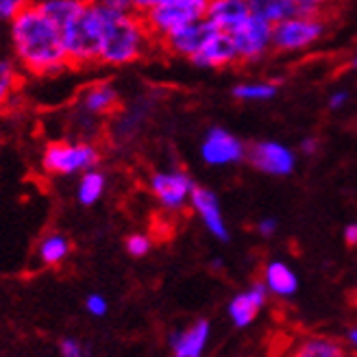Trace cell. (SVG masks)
Here are the masks:
<instances>
[{"mask_svg":"<svg viewBox=\"0 0 357 357\" xmlns=\"http://www.w3.org/2000/svg\"><path fill=\"white\" fill-rule=\"evenodd\" d=\"M316 146H318V139H314V137H307V139H303V142H301L303 153H307V155L316 153Z\"/></svg>","mask_w":357,"mask_h":357,"instance_id":"836d02e7","label":"cell"},{"mask_svg":"<svg viewBox=\"0 0 357 357\" xmlns=\"http://www.w3.org/2000/svg\"><path fill=\"white\" fill-rule=\"evenodd\" d=\"M251 11L261 15L268 24L277 26L296 15V3L294 0H257L251 3Z\"/></svg>","mask_w":357,"mask_h":357,"instance_id":"ffe728a7","label":"cell"},{"mask_svg":"<svg viewBox=\"0 0 357 357\" xmlns=\"http://www.w3.org/2000/svg\"><path fill=\"white\" fill-rule=\"evenodd\" d=\"M257 231H259V234L261 236H273L275 234V231H277V220L275 218H271V216H268V218H261L259 222H257Z\"/></svg>","mask_w":357,"mask_h":357,"instance_id":"4dcf8cb0","label":"cell"},{"mask_svg":"<svg viewBox=\"0 0 357 357\" xmlns=\"http://www.w3.org/2000/svg\"><path fill=\"white\" fill-rule=\"evenodd\" d=\"M325 31L323 20L318 17H301L294 15L290 20H285L275 26L273 44L281 50H303L320 40V35Z\"/></svg>","mask_w":357,"mask_h":357,"instance_id":"52a82bcc","label":"cell"},{"mask_svg":"<svg viewBox=\"0 0 357 357\" xmlns=\"http://www.w3.org/2000/svg\"><path fill=\"white\" fill-rule=\"evenodd\" d=\"M151 192L166 211H181L196 190L192 176L183 170H162L151 176Z\"/></svg>","mask_w":357,"mask_h":357,"instance_id":"8992f818","label":"cell"},{"mask_svg":"<svg viewBox=\"0 0 357 357\" xmlns=\"http://www.w3.org/2000/svg\"><path fill=\"white\" fill-rule=\"evenodd\" d=\"M218 33L220 31L213 26L207 17H201V20H196L183 29H178L176 33H172L170 38L164 40V44L172 55L194 59Z\"/></svg>","mask_w":357,"mask_h":357,"instance_id":"ba28073f","label":"cell"},{"mask_svg":"<svg viewBox=\"0 0 357 357\" xmlns=\"http://www.w3.org/2000/svg\"><path fill=\"white\" fill-rule=\"evenodd\" d=\"M246 157L257 170L273 176L290 174L296 166L294 151L281 144V142H259V144H255L246 153Z\"/></svg>","mask_w":357,"mask_h":357,"instance_id":"30bf717a","label":"cell"},{"mask_svg":"<svg viewBox=\"0 0 357 357\" xmlns=\"http://www.w3.org/2000/svg\"><path fill=\"white\" fill-rule=\"evenodd\" d=\"M107 24L100 44V63L124 66L133 63L146 52L153 35L149 33L142 15L135 11V3L107 0Z\"/></svg>","mask_w":357,"mask_h":357,"instance_id":"7a4b0ae2","label":"cell"},{"mask_svg":"<svg viewBox=\"0 0 357 357\" xmlns=\"http://www.w3.org/2000/svg\"><path fill=\"white\" fill-rule=\"evenodd\" d=\"M288 357H351L347 347L329 335H307L296 342Z\"/></svg>","mask_w":357,"mask_h":357,"instance_id":"e0dca14e","label":"cell"},{"mask_svg":"<svg viewBox=\"0 0 357 357\" xmlns=\"http://www.w3.org/2000/svg\"><path fill=\"white\" fill-rule=\"evenodd\" d=\"M318 3H312V0H301V3H296V15L301 17H318Z\"/></svg>","mask_w":357,"mask_h":357,"instance_id":"f546056e","label":"cell"},{"mask_svg":"<svg viewBox=\"0 0 357 357\" xmlns=\"http://www.w3.org/2000/svg\"><path fill=\"white\" fill-rule=\"evenodd\" d=\"M85 310L92 314V316L100 318V316L107 314V310H109V303H107V298L100 296V294H89L85 298Z\"/></svg>","mask_w":357,"mask_h":357,"instance_id":"83f0119b","label":"cell"},{"mask_svg":"<svg viewBox=\"0 0 357 357\" xmlns=\"http://www.w3.org/2000/svg\"><path fill=\"white\" fill-rule=\"evenodd\" d=\"M190 205L201 216V220L205 222V227L209 229V234L213 238H218L222 242L229 240V229H227V222H225L216 192H211L209 188H196L194 194H192Z\"/></svg>","mask_w":357,"mask_h":357,"instance_id":"4fadbf2b","label":"cell"},{"mask_svg":"<svg viewBox=\"0 0 357 357\" xmlns=\"http://www.w3.org/2000/svg\"><path fill=\"white\" fill-rule=\"evenodd\" d=\"M347 98H349V94L342 92V89H340V92H333L329 96V107H331V109H340V107L347 102Z\"/></svg>","mask_w":357,"mask_h":357,"instance_id":"1f68e13d","label":"cell"},{"mask_svg":"<svg viewBox=\"0 0 357 357\" xmlns=\"http://www.w3.org/2000/svg\"><path fill=\"white\" fill-rule=\"evenodd\" d=\"M83 3L79 0H44V3H38V7L42 9V13L48 17V20L55 22L59 29L68 22L73 20L75 13L81 9Z\"/></svg>","mask_w":357,"mask_h":357,"instance_id":"cb8c5ba5","label":"cell"},{"mask_svg":"<svg viewBox=\"0 0 357 357\" xmlns=\"http://www.w3.org/2000/svg\"><path fill=\"white\" fill-rule=\"evenodd\" d=\"M277 94V83H240L234 87V96L240 100H271Z\"/></svg>","mask_w":357,"mask_h":357,"instance_id":"d4e9b609","label":"cell"},{"mask_svg":"<svg viewBox=\"0 0 357 357\" xmlns=\"http://www.w3.org/2000/svg\"><path fill=\"white\" fill-rule=\"evenodd\" d=\"M59 353L61 357H85V349L75 337H63L59 342Z\"/></svg>","mask_w":357,"mask_h":357,"instance_id":"f1b7e54d","label":"cell"},{"mask_svg":"<svg viewBox=\"0 0 357 357\" xmlns=\"http://www.w3.org/2000/svg\"><path fill=\"white\" fill-rule=\"evenodd\" d=\"M100 153L92 142H50L42 155V168L48 174L70 176L96 170Z\"/></svg>","mask_w":357,"mask_h":357,"instance_id":"5b68a950","label":"cell"},{"mask_svg":"<svg viewBox=\"0 0 357 357\" xmlns=\"http://www.w3.org/2000/svg\"><path fill=\"white\" fill-rule=\"evenodd\" d=\"M151 246H153V242H151V238L146 234H133V236L127 238V251L133 257H144V255H149Z\"/></svg>","mask_w":357,"mask_h":357,"instance_id":"484cf974","label":"cell"},{"mask_svg":"<svg viewBox=\"0 0 357 357\" xmlns=\"http://www.w3.org/2000/svg\"><path fill=\"white\" fill-rule=\"evenodd\" d=\"M201 157L209 166H229L242 162L246 157V149L236 135H231L220 127H213L207 131L201 144Z\"/></svg>","mask_w":357,"mask_h":357,"instance_id":"9c48e42d","label":"cell"},{"mask_svg":"<svg viewBox=\"0 0 357 357\" xmlns=\"http://www.w3.org/2000/svg\"><path fill=\"white\" fill-rule=\"evenodd\" d=\"M264 285L271 294L292 296L298 290V277L285 261H271L264 271Z\"/></svg>","mask_w":357,"mask_h":357,"instance_id":"d6986e66","label":"cell"},{"mask_svg":"<svg viewBox=\"0 0 357 357\" xmlns=\"http://www.w3.org/2000/svg\"><path fill=\"white\" fill-rule=\"evenodd\" d=\"M251 15V3H244V0H216V3H209L205 17L220 33L234 35L248 22Z\"/></svg>","mask_w":357,"mask_h":357,"instance_id":"7c38bea8","label":"cell"},{"mask_svg":"<svg viewBox=\"0 0 357 357\" xmlns=\"http://www.w3.org/2000/svg\"><path fill=\"white\" fill-rule=\"evenodd\" d=\"M211 327L207 320H196V323L183 331H174L170 335V347L174 357H203Z\"/></svg>","mask_w":357,"mask_h":357,"instance_id":"9a60e30c","label":"cell"},{"mask_svg":"<svg viewBox=\"0 0 357 357\" xmlns=\"http://www.w3.org/2000/svg\"><path fill=\"white\" fill-rule=\"evenodd\" d=\"M13 55L24 73L35 77L57 75L70 66L61 29L48 20L38 5H24L9 24Z\"/></svg>","mask_w":357,"mask_h":357,"instance_id":"6da1fadb","label":"cell"},{"mask_svg":"<svg viewBox=\"0 0 357 357\" xmlns=\"http://www.w3.org/2000/svg\"><path fill=\"white\" fill-rule=\"evenodd\" d=\"M20 68H17L11 59H3L0 57V109L15 98L17 89H20Z\"/></svg>","mask_w":357,"mask_h":357,"instance_id":"603a6c76","label":"cell"},{"mask_svg":"<svg viewBox=\"0 0 357 357\" xmlns=\"http://www.w3.org/2000/svg\"><path fill=\"white\" fill-rule=\"evenodd\" d=\"M70 248H73L70 246V240L63 234L52 231V234L42 238V242L38 246V257L44 266H59L70 255Z\"/></svg>","mask_w":357,"mask_h":357,"instance_id":"44dd1931","label":"cell"},{"mask_svg":"<svg viewBox=\"0 0 357 357\" xmlns=\"http://www.w3.org/2000/svg\"><path fill=\"white\" fill-rule=\"evenodd\" d=\"M81 107L87 116H107L118 107V89L109 83L89 85L83 96Z\"/></svg>","mask_w":357,"mask_h":357,"instance_id":"ac0fdd59","label":"cell"},{"mask_svg":"<svg viewBox=\"0 0 357 357\" xmlns=\"http://www.w3.org/2000/svg\"><path fill=\"white\" fill-rule=\"evenodd\" d=\"M268 301V290L264 283L251 285L246 292H240L231 298L229 303V318L234 320L236 327H248L253 325V320L257 318L259 310L266 305Z\"/></svg>","mask_w":357,"mask_h":357,"instance_id":"5bb4252c","label":"cell"},{"mask_svg":"<svg viewBox=\"0 0 357 357\" xmlns=\"http://www.w3.org/2000/svg\"><path fill=\"white\" fill-rule=\"evenodd\" d=\"M347 342H349L351 351H353V353H355V357H357V327L349 329V333H347Z\"/></svg>","mask_w":357,"mask_h":357,"instance_id":"e575fe53","label":"cell"},{"mask_svg":"<svg viewBox=\"0 0 357 357\" xmlns=\"http://www.w3.org/2000/svg\"><path fill=\"white\" fill-rule=\"evenodd\" d=\"M344 242L349 246H357V222H351L344 227Z\"/></svg>","mask_w":357,"mask_h":357,"instance_id":"d6a6232c","label":"cell"},{"mask_svg":"<svg viewBox=\"0 0 357 357\" xmlns=\"http://www.w3.org/2000/svg\"><path fill=\"white\" fill-rule=\"evenodd\" d=\"M24 3L20 0H0V22H13L15 15L22 11Z\"/></svg>","mask_w":357,"mask_h":357,"instance_id":"4316f807","label":"cell"},{"mask_svg":"<svg viewBox=\"0 0 357 357\" xmlns=\"http://www.w3.org/2000/svg\"><path fill=\"white\" fill-rule=\"evenodd\" d=\"M107 24L105 3H83L73 20L61 26L63 48L70 66H89L98 61Z\"/></svg>","mask_w":357,"mask_h":357,"instance_id":"3957f363","label":"cell"},{"mask_svg":"<svg viewBox=\"0 0 357 357\" xmlns=\"http://www.w3.org/2000/svg\"><path fill=\"white\" fill-rule=\"evenodd\" d=\"M273 33L275 26L268 24L261 15L253 13L248 17V22L234 33L231 38L236 42V50L240 59H257L268 50V46L273 44Z\"/></svg>","mask_w":357,"mask_h":357,"instance_id":"8fae6325","label":"cell"},{"mask_svg":"<svg viewBox=\"0 0 357 357\" xmlns=\"http://www.w3.org/2000/svg\"><path fill=\"white\" fill-rule=\"evenodd\" d=\"M353 68H355V70H357V57H355V59H353Z\"/></svg>","mask_w":357,"mask_h":357,"instance_id":"d590c367","label":"cell"},{"mask_svg":"<svg viewBox=\"0 0 357 357\" xmlns=\"http://www.w3.org/2000/svg\"><path fill=\"white\" fill-rule=\"evenodd\" d=\"M107 188V178L100 170H89L81 174L77 183V199L81 205H94L100 201V196Z\"/></svg>","mask_w":357,"mask_h":357,"instance_id":"7402d4cb","label":"cell"},{"mask_svg":"<svg viewBox=\"0 0 357 357\" xmlns=\"http://www.w3.org/2000/svg\"><path fill=\"white\" fill-rule=\"evenodd\" d=\"M207 7L209 3H205V0H149V3H135V11L142 15L149 33L162 42L178 29L205 17Z\"/></svg>","mask_w":357,"mask_h":357,"instance_id":"277c9868","label":"cell"},{"mask_svg":"<svg viewBox=\"0 0 357 357\" xmlns=\"http://www.w3.org/2000/svg\"><path fill=\"white\" fill-rule=\"evenodd\" d=\"M238 57V50H236V42L231 35L227 33H218L199 55L192 59L194 66H201V68H222L234 63Z\"/></svg>","mask_w":357,"mask_h":357,"instance_id":"2e32d148","label":"cell"}]
</instances>
